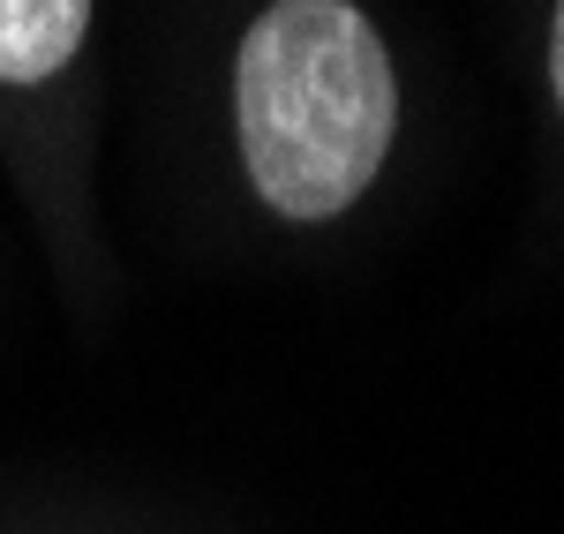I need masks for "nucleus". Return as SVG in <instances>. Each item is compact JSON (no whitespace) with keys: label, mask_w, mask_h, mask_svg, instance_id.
Instances as JSON below:
<instances>
[{"label":"nucleus","mask_w":564,"mask_h":534,"mask_svg":"<svg viewBox=\"0 0 564 534\" xmlns=\"http://www.w3.org/2000/svg\"><path fill=\"white\" fill-rule=\"evenodd\" d=\"M241 166L279 219H339L399 129L391 53L354 0H271L234 68Z\"/></svg>","instance_id":"1"},{"label":"nucleus","mask_w":564,"mask_h":534,"mask_svg":"<svg viewBox=\"0 0 564 534\" xmlns=\"http://www.w3.org/2000/svg\"><path fill=\"white\" fill-rule=\"evenodd\" d=\"M550 84H557V106H564V0H557V23H550Z\"/></svg>","instance_id":"3"},{"label":"nucleus","mask_w":564,"mask_h":534,"mask_svg":"<svg viewBox=\"0 0 564 534\" xmlns=\"http://www.w3.org/2000/svg\"><path fill=\"white\" fill-rule=\"evenodd\" d=\"M90 0H0V84H45L76 61Z\"/></svg>","instance_id":"2"}]
</instances>
